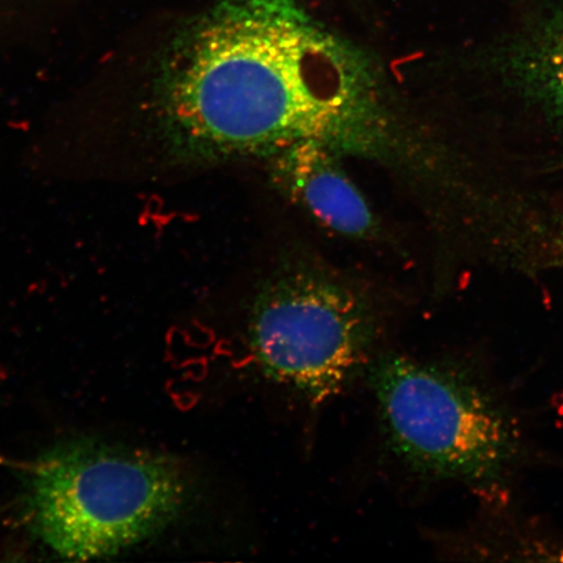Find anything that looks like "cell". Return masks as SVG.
Wrapping results in <instances>:
<instances>
[{
  "label": "cell",
  "instance_id": "obj_1",
  "mask_svg": "<svg viewBox=\"0 0 563 563\" xmlns=\"http://www.w3.org/2000/svg\"><path fill=\"white\" fill-rule=\"evenodd\" d=\"M48 126L70 178L112 185L265 162L301 141L406 183L431 146V121L367 56L306 13L231 2L147 58L106 63L54 106Z\"/></svg>",
  "mask_w": 563,
  "mask_h": 563
},
{
  "label": "cell",
  "instance_id": "obj_2",
  "mask_svg": "<svg viewBox=\"0 0 563 563\" xmlns=\"http://www.w3.org/2000/svg\"><path fill=\"white\" fill-rule=\"evenodd\" d=\"M195 498V477L178 457L81 438L32 464L24 519L56 558L104 560L167 530Z\"/></svg>",
  "mask_w": 563,
  "mask_h": 563
},
{
  "label": "cell",
  "instance_id": "obj_3",
  "mask_svg": "<svg viewBox=\"0 0 563 563\" xmlns=\"http://www.w3.org/2000/svg\"><path fill=\"white\" fill-rule=\"evenodd\" d=\"M387 320L384 300L364 282L297 256L256 288L245 342L266 379L322 404L368 369Z\"/></svg>",
  "mask_w": 563,
  "mask_h": 563
},
{
  "label": "cell",
  "instance_id": "obj_4",
  "mask_svg": "<svg viewBox=\"0 0 563 563\" xmlns=\"http://www.w3.org/2000/svg\"><path fill=\"white\" fill-rule=\"evenodd\" d=\"M367 371L387 443L413 473L489 489L516 466L517 422L473 377L399 354Z\"/></svg>",
  "mask_w": 563,
  "mask_h": 563
},
{
  "label": "cell",
  "instance_id": "obj_5",
  "mask_svg": "<svg viewBox=\"0 0 563 563\" xmlns=\"http://www.w3.org/2000/svg\"><path fill=\"white\" fill-rule=\"evenodd\" d=\"M482 79L552 133H563V5L528 21L476 60Z\"/></svg>",
  "mask_w": 563,
  "mask_h": 563
},
{
  "label": "cell",
  "instance_id": "obj_6",
  "mask_svg": "<svg viewBox=\"0 0 563 563\" xmlns=\"http://www.w3.org/2000/svg\"><path fill=\"white\" fill-rule=\"evenodd\" d=\"M343 157L317 141H301L265 161L273 186L323 229L369 241L379 221L364 194L344 170Z\"/></svg>",
  "mask_w": 563,
  "mask_h": 563
},
{
  "label": "cell",
  "instance_id": "obj_7",
  "mask_svg": "<svg viewBox=\"0 0 563 563\" xmlns=\"http://www.w3.org/2000/svg\"><path fill=\"white\" fill-rule=\"evenodd\" d=\"M231 3L246 7V9L282 13V15H302L294 0H229Z\"/></svg>",
  "mask_w": 563,
  "mask_h": 563
},
{
  "label": "cell",
  "instance_id": "obj_8",
  "mask_svg": "<svg viewBox=\"0 0 563 563\" xmlns=\"http://www.w3.org/2000/svg\"><path fill=\"white\" fill-rule=\"evenodd\" d=\"M548 170H551L553 173L563 172V156L558 162H555V164L549 165Z\"/></svg>",
  "mask_w": 563,
  "mask_h": 563
},
{
  "label": "cell",
  "instance_id": "obj_9",
  "mask_svg": "<svg viewBox=\"0 0 563 563\" xmlns=\"http://www.w3.org/2000/svg\"><path fill=\"white\" fill-rule=\"evenodd\" d=\"M5 463H9V461L5 460V457L0 454V464H5Z\"/></svg>",
  "mask_w": 563,
  "mask_h": 563
}]
</instances>
